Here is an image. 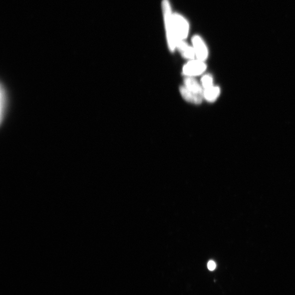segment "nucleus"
Segmentation results:
<instances>
[{
	"instance_id": "f257e3e1",
	"label": "nucleus",
	"mask_w": 295,
	"mask_h": 295,
	"mask_svg": "<svg viewBox=\"0 0 295 295\" xmlns=\"http://www.w3.org/2000/svg\"><path fill=\"white\" fill-rule=\"evenodd\" d=\"M168 42L171 50L173 51L177 47L179 38L177 35L173 15H172L170 3L168 0H164L163 3Z\"/></svg>"
},
{
	"instance_id": "f03ea898",
	"label": "nucleus",
	"mask_w": 295,
	"mask_h": 295,
	"mask_svg": "<svg viewBox=\"0 0 295 295\" xmlns=\"http://www.w3.org/2000/svg\"><path fill=\"white\" fill-rule=\"evenodd\" d=\"M206 69V65L204 61L198 60L190 61L185 65L183 72L185 75L189 77L199 76L203 73Z\"/></svg>"
},
{
	"instance_id": "7ed1b4c3",
	"label": "nucleus",
	"mask_w": 295,
	"mask_h": 295,
	"mask_svg": "<svg viewBox=\"0 0 295 295\" xmlns=\"http://www.w3.org/2000/svg\"><path fill=\"white\" fill-rule=\"evenodd\" d=\"M173 19H174L179 40L186 38L189 32V25L187 21L179 14L173 15Z\"/></svg>"
},
{
	"instance_id": "20e7f679",
	"label": "nucleus",
	"mask_w": 295,
	"mask_h": 295,
	"mask_svg": "<svg viewBox=\"0 0 295 295\" xmlns=\"http://www.w3.org/2000/svg\"><path fill=\"white\" fill-rule=\"evenodd\" d=\"M194 49L198 60L204 61L208 56V50L203 40L198 36H195L193 39Z\"/></svg>"
},
{
	"instance_id": "39448f33",
	"label": "nucleus",
	"mask_w": 295,
	"mask_h": 295,
	"mask_svg": "<svg viewBox=\"0 0 295 295\" xmlns=\"http://www.w3.org/2000/svg\"><path fill=\"white\" fill-rule=\"evenodd\" d=\"M180 92L185 100L189 102L197 104V105L200 104L203 99V95L194 93V92L189 91L184 86H181Z\"/></svg>"
},
{
	"instance_id": "423d86ee",
	"label": "nucleus",
	"mask_w": 295,
	"mask_h": 295,
	"mask_svg": "<svg viewBox=\"0 0 295 295\" xmlns=\"http://www.w3.org/2000/svg\"><path fill=\"white\" fill-rule=\"evenodd\" d=\"M1 123H3L6 115L8 105V94L6 88L2 83L1 85Z\"/></svg>"
},
{
	"instance_id": "0eeeda50",
	"label": "nucleus",
	"mask_w": 295,
	"mask_h": 295,
	"mask_svg": "<svg viewBox=\"0 0 295 295\" xmlns=\"http://www.w3.org/2000/svg\"><path fill=\"white\" fill-rule=\"evenodd\" d=\"M177 47L184 57L189 59H194L196 54L194 48L190 47L189 45L183 41V39L178 40Z\"/></svg>"
},
{
	"instance_id": "6e6552de",
	"label": "nucleus",
	"mask_w": 295,
	"mask_h": 295,
	"mask_svg": "<svg viewBox=\"0 0 295 295\" xmlns=\"http://www.w3.org/2000/svg\"><path fill=\"white\" fill-rule=\"evenodd\" d=\"M184 84L185 87L189 91L193 92L196 94L204 95V91L201 88V86L192 77H188L185 79Z\"/></svg>"
},
{
	"instance_id": "1a4fd4ad",
	"label": "nucleus",
	"mask_w": 295,
	"mask_h": 295,
	"mask_svg": "<svg viewBox=\"0 0 295 295\" xmlns=\"http://www.w3.org/2000/svg\"><path fill=\"white\" fill-rule=\"evenodd\" d=\"M221 92L220 88L218 86L213 85L210 88L205 89L204 91V96L206 100L210 102H213L216 100Z\"/></svg>"
},
{
	"instance_id": "9d476101",
	"label": "nucleus",
	"mask_w": 295,
	"mask_h": 295,
	"mask_svg": "<svg viewBox=\"0 0 295 295\" xmlns=\"http://www.w3.org/2000/svg\"><path fill=\"white\" fill-rule=\"evenodd\" d=\"M201 82L205 89L210 88L213 86V78L210 75H205L202 78Z\"/></svg>"
},
{
	"instance_id": "9b49d317",
	"label": "nucleus",
	"mask_w": 295,
	"mask_h": 295,
	"mask_svg": "<svg viewBox=\"0 0 295 295\" xmlns=\"http://www.w3.org/2000/svg\"><path fill=\"white\" fill-rule=\"evenodd\" d=\"M208 269L210 271H214L216 268V264L215 262L212 261L211 260L209 262H208Z\"/></svg>"
}]
</instances>
